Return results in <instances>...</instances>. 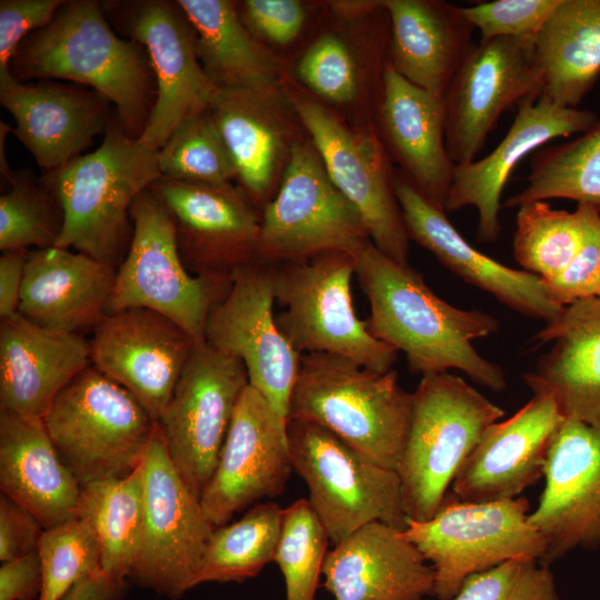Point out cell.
<instances>
[{"instance_id": "obj_1", "label": "cell", "mask_w": 600, "mask_h": 600, "mask_svg": "<svg viewBox=\"0 0 600 600\" xmlns=\"http://www.w3.org/2000/svg\"><path fill=\"white\" fill-rule=\"evenodd\" d=\"M356 274L370 304L369 331L403 352L411 372L458 369L492 391L506 389L502 369L472 346L499 329L494 316L451 306L409 264L396 262L372 243L356 257Z\"/></svg>"}, {"instance_id": "obj_2", "label": "cell", "mask_w": 600, "mask_h": 600, "mask_svg": "<svg viewBox=\"0 0 600 600\" xmlns=\"http://www.w3.org/2000/svg\"><path fill=\"white\" fill-rule=\"evenodd\" d=\"M9 70L20 81L68 80L90 87L110 100L122 128L136 139L157 98L147 51L119 37L96 0H64L46 27L21 41Z\"/></svg>"}, {"instance_id": "obj_3", "label": "cell", "mask_w": 600, "mask_h": 600, "mask_svg": "<svg viewBox=\"0 0 600 600\" xmlns=\"http://www.w3.org/2000/svg\"><path fill=\"white\" fill-rule=\"evenodd\" d=\"M161 177L158 151L130 137L116 113L94 151L40 177L63 212L56 247L117 269L132 238V204Z\"/></svg>"}, {"instance_id": "obj_4", "label": "cell", "mask_w": 600, "mask_h": 600, "mask_svg": "<svg viewBox=\"0 0 600 600\" xmlns=\"http://www.w3.org/2000/svg\"><path fill=\"white\" fill-rule=\"evenodd\" d=\"M412 410V393L391 369L380 373L329 353L300 357L288 420L317 423L377 464L397 471Z\"/></svg>"}, {"instance_id": "obj_5", "label": "cell", "mask_w": 600, "mask_h": 600, "mask_svg": "<svg viewBox=\"0 0 600 600\" xmlns=\"http://www.w3.org/2000/svg\"><path fill=\"white\" fill-rule=\"evenodd\" d=\"M504 411L462 378L422 376L412 392L408 436L397 473L408 519H430L486 429Z\"/></svg>"}, {"instance_id": "obj_6", "label": "cell", "mask_w": 600, "mask_h": 600, "mask_svg": "<svg viewBox=\"0 0 600 600\" xmlns=\"http://www.w3.org/2000/svg\"><path fill=\"white\" fill-rule=\"evenodd\" d=\"M42 420L81 487L134 471L157 424L133 394L93 366L61 390Z\"/></svg>"}, {"instance_id": "obj_7", "label": "cell", "mask_w": 600, "mask_h": 600, "mask_svg": "<svg viewBox=\"0 0 600 600\" xmlns=\"http://www.w3.org/2000/svg\"><path fill=\"white\" fill-rule=\"evenodd\" d=\"M356 258L344 252L322 253L279 263L276 302L283 311L276 322L299 354L329 353L369 370L392 369L398 351L374 338L358 318L351 294Z\"/></svg>"}, {"instance_id": "obj_8", "label": "cell", "mask_w": 600, "mask_h": 600, "mask_svg": "<svg viewBox=\"0 0 600 600\" xmlns=\"http://www.w3.org/2000/svg\"><path fill=\"white\" fill-rule=\"evenodd\" d=\"M293 471L309 490V501L338 544L359 528L380 521L406 529L400 478L328 429L304 420L287 421Z\"/></svg>"}, {"instance_id": "obj_9", "label": "cell", "mask_w": 600, "mask_h": 600, "mask_svg": "<svg viewBox=\"0 0 600 600\" xmlns=\"http://www.w3.org/2000/svg\"><path fill=\"white\" fill-rule=\"evenodd\" d=\"M529 509L526 498L468 502L446 494L430 519H407L401 534L432 567V596L451 600L473 573L519 557L542 561L546 540L530 523Z\"/></svg>"}, {"instance_id": "obj_10", "label": "cell", "mask_w": 600, "mask_h": 600, "mask_svg": "<svg viewBox=\"0 0 600 600\" xmlns=\"http://www.w3.org/2000/svg\"><path fill=\"white\" fill-rule=\"evenodd\" d=\"M132 238L117 268L108 314L148 308L173 320L193 340L204 343L208 314L232 280L198 277L184 267L172 217L149 187L133 202Z\"/></svg>"}, {"instance_id": "obj_11", "label": "cell", "mask_w": 600, "mask_h": 600, "mask_svg": "<svg viewBox=\"0 0 600 600\" xmlns=\"http://www.w3.org/2000/svg\"><path fill=\"white\" fill-rule=\"evenodd\" d=\"M370 243L312 142H293L279 188L261 211L259 259L279 264L329 252L356 258Z\"/></svg>"}, {"instance_id": "obj_12", "label": "cell", "mask_w": 600, "mask_h": 600, "mask_svg": "<svg viewBox=\"0 0 600 600\" xmlns=\"http://www.w3.org/2000/svg\"><path fill=\"white\" fill-rule=\"evenodd\" d=\"M101 3L110 24L148 53L157 98L138 140L158 151L181 121L209 110L220 89L200 62L196 31L178 1Z\"/></svg>"}, {"instance_id": "obj_13", "label": "cell", "mask_w": 600, "mask_h": 600, "mask_svg": "<svg viewBox=\"0 0 600 600\" xmlns=\"http://www.w3.org/2000/svg\"><path fill=\"white\" fill-rule=\"evenodd\" d=\"M143 529L129 579L170 599L193 588L216 529L173 466L157 422L143 459Z\"/></svg>"}, {"instance_id": "obj_14", "label": "cell", "mask_w": 600, "mask_h": 600, "mask_svg": "<svg viewBox=\"0 0 600 600\" xmlns=\"http://www.w3.org/2000/svg\"><path fill=\"white\" fill-rule=\"evenodd\" d=\"M249 384L244 364L209 344H196L157 421L169 457L200 499L223 447L236 404Z\"/></svg>"}, {"instance_id": "obj_15", "label": "cell", "mask_w": 600, "mask_h": 600, "mask_svg": "<svg viewBox=\"0 0 600 600\" xmlns=\"http://www.w3.org/2000/svg\"><path fill=\"white\" fill-rule=\"evenodd\" d=\"M277 268L278 263L257 259L236 272L208 314L204 342L241 360L249 384L288 421L301 354L283 337L273 314Z\"/></svg>"}, {"instance_id": "obj_16", "label": "cell", "mask_w": 600, "mask_h": 600, "mask_svg": "<svg viewBox=\"0 0 600 600\" xmlns=\"http://www.w3.org/2000/svg\"><path fill=\"white\" fill-rule=\"evenodd\" d=\"M290 102L330 180L360 214L372 244L396 262L409 264V236L394 176L379 140L349 128L307 96L291 94Z\"/></svg>"}, {"instance_id": "obj_17", "label": "cell", "mask_w": 600, "mask_h": 600, "mask_svg": "<svg viewBox=\"0 0 600 600\" xmlns=\"http://www.w3.org/2000/svg\"><path fill=\"white\" fill-rule=\"evenodd\" d=\"M541 81L536 39L473 44L443 98L446 144L453 163L476 160L503 111L527 98L538 99Z\"/></svg>"}, {"instance_id": "obj_18", "label": "cell", "mask_w": 600, "mask_h": 600, "mask_svg": "<svg viewBox=\"0 0 600 600\" xmlns=\"http://www.w3.org/2000/svg\"><path fill=\"white\" fill-rule=\"evenodd\" d=\"M151 187L172 217L189 272L232 280L237 271L259 259L261 213L242 188L164 177Z\"/></svg>"}, {"instance_id": "obj_19", "label": "cell", "mask_w": 600, "mask_h": 600, "mask_svg": "<svg viewBox=\"0 0 600 600\" xmlns=\"http://www.w3.org/2000/svg\"><path fill=\"white\" fill-rule=\"evenodd\" d=\"M293 471L287 420L252 386L241 392L216 470L200 497L208 521L221 527L234 513L284 491Z\"/></svg>"}, {"instance_id": "obj_20", "label": "cell", "mask_w": 600, "mask_h": 600, "mask_svg": "<svg viewBox=\"0 0 600 600\" xmlns=\"http://www.w3.org/2000/svg\"><path fill=\"white\" fill-rule=\"evenodd\" d=\"M544 489L529 514L550 566L574 549H600V428L564 419L552 436Z\"/></svg>"}, {"instance_id": "obj_21", "label": "cell", "mask_w": 600, "mask_h": 600, "mask_svg": "<svg viewBox=\"0 0 600 600\" xmlns=\"http://www.w3.org/2000/svg\"><path fill=\"white\" fill-rule=\"evenodd\" d=\"M90 342L92 366L158 421L196 346L173 320L148 308L107 314Z\"/></svg>"}, {"instance_id": "obj_22", "label": "cell", "mask_w": 600, "mask_h": 600, "mask_svg": "<svg viewBox=\"0 0 600 600\" xmlns=\"http://www.w3.org/2000/svg\"><path fill=\"white\" fill-rule=\"evenodd\" d=\"M0 103L16 120L11 133L43 172L81 156L116 114L96 90L57 80L23 83L10 71L0 74Z\"/></svg>"}, {"instance_id": "obj_23", "label": "cell", "mask_w": 600, "mask_h": 600, "mask_svg": "<svg viewBox=\"0 0 600 600\" xmlns=\"http://www.w3.org/2000/svg\"><path fill=\"white\" fill-rule=\"evenodd\" d=\"M597 119L591 110L562 107L546 98L522 100L508 132L488 156L456 166L446 211L473 207L478 213V240L496 241L500 234L501 194L517 164L550 140L586 131Z\"/></svg>"}, {"instance_id": "obj_24", "label": "cell", "mask_w": 600, "mask_h": 600, "mask_svg": "<svg viewBox=\"0 0 600 600\" xmlns=\"http://www.w3.org/2000/svg\"><path fill=\"white\" fill-rule=\"evenodd\" d=\"M563 420L551 398L533 396L486 429L453 479L452 494L468 502L518 498L543 477L552 436Z\"/></svg>"}, {"instance_id": "obj_25", "label": "cell", "mask_w": 600, "mask_h": 600, "mask_svg": "<svg viewBox=\"0 0 600 600\" xmlns=\"http://www.w3.org/2000/svg\"><path fill=\"white\" fill-rule=\"evenodd\" d=\"M394 191L409 236L466 282L489 292L530 318L553 320L564 307L553 302L540 277L507 267L471 246L446 211L403 176H394Z\"/></svg>"}, {"instance_id": "obj_26", "label": "cell", "mask_w": 600, "mask_h": 600, "mask_svg": "<svg viewBox=\"0 0 600 600\" xmlns=\"http://www.w3.org/2000/svg\"><path fill=\"white\" fill-rule=\"evenodd\" d=\"M90 362V342L78 332L41 327L20 313L1 318L0 411L42 418Z\"/></svg>"}, {"instance_id": "obj_27", "label": "cell", "mask_w": 600, "mask_h": 600, "mask_svg": "<svg viewBox=\"0 0 600 600\" xmlns=\"http://www.w3.org/2000/svg\"><path fill=\"white\" fill-rule=\"evenodd\" d=\"M322 576L334 600H423L434 587L433 569L418 549L380 521L334 544Z\"/></svg>"}, {"instance_id": "obj_28", "label": "cell", "mask_w": 600, "mask_h": 600, "mask_svg": "<svg viewBox=\"0 0 600 600\" xmlns=\"http://www.w3.org/2000/svg\"><path fill=\"white\" fill-rule=\"evenodd\" d=\"M532 341L552 342L523 374L533 396L551 398L564 419L600 428V297L566 306Z\"/></svg>"}, {"instance_id": "obj_29", "label": "cell", "mask_w": 600, "mask_h": 600, "mask_svg": "<svg viewBox=\"0 0 600 600\" xmlns=\"http://www.w3.org/2000/svg\"><path fill=\"white\" fill-rule=\"evenodd\" d=\"M380 119L389 151L410 182L446 211L456 164L446 144L444 100L400 76L381 74Z\"/></svg>"}, {"instance_id": "obj_30", "label": "cell", "mask_w": 600, "mask_h": 600, "mask_svg": "<svg viewBox=\"0 0 600 600\" xmlns=\"http://www.w3.org/2000/svg\"><path fill=\"white\" fill-rule=\"evenodd\" d=\"M117 269L88 254L50 247L30 250L18 313L41 327L78 332L107 314Z\"/></svg>"}, {"instance_id": "obj_31", "label": "cell", "mask_w": 600, "mask_h": 600, "mask_svg": "<svg viewBox=\"0 0 600 600\" xmlns=\"http://www.w3.org/2000/svg\"><path fill=\"white\" fill-rule=\"evenodd\" d=\"M390 21L389 64L404 79L444 98L476 30L461 6L433 0H383Z\"/></svg>"}, {"instance_id": "obj_32", "label": "cell", "mask_w": 600, "mask_h": 600, "mask_svg": "<svg viewBox=\"0 0 600 600\" xmlns=\"http://www.w3.org/2000/svg\"><path fill=\"white\" fill-rule=\"evenodd\" d=\"M0 487L44 529L78 517L81 486L42 418L0 411Z\"/></svg>"}, {"instance_id": "obj_33", "label": "cell", "mask_w": 600, "mask_h": 600, "mask_svg": "<svg viewBox=\"0 0 600 600\" xmlns=\"http://www.w3.org/2000/svg\"><path fill=\"white\" fill-rule=\"evenodd\" d=\"M197 37L200 62L219 88L278 100L280 69L227 0H178Z\"/></svg>"}, {"instance_id": "obj_34", "label": "cell", "mask_w": 600, "mask_h": 600, "mask_svg": "<svg viewBox=\"0 0 600 600\" xmlns=\"http://www.w3.org/2000/svg\"><path fill=\"white\" fill-rule=\"evenodd\" d=\"M278 100L220 89L209 112L237 168V178L252 202L262 208L287 149Z\"/></svg>"}, {"instance_id": "obj_35", "label": "cell", "mask_w": 600, "mask_h": 600, "mask_svg": "<svg viewBox=\"0 0 600 600\" xmlns=\"http://www.w3.org/2000/svg\"><path fill=\"white\" fill-rule=\"evenodd\" d=\"M536 50L540 97L577 108L600 76V0H561L537 36Z\"/></svg>"}, {"instance_id": "obj_36", "label": "cell", "mask_w": 600, "mask_h": 600, "mask_svg": "<svg viewBox=\"0 0 600 600\" xmlns=\"http://www.w3.org/2000/svg\"><path fill=\"white\" fill-rule=\"evenodd\" d=\"M143 461L130 474L81 487L78 517L93 530L102 572L126 582L139 553L143 529Z\"/></svg>"}, {"instance_id": "obj_37", "label": "cell", "mask_w": 600, "mask_h": 600, "mask_svg": "<svg viewBox=\"0 0 600 600\" xmlns=\"http://www.w3.org/2000/svg\"><path fill=\"white\" fill-rule=\"evenodd\" d=\"M569 199L600 210V119L567 142L544 147L531 159L527 184L502 203Z\"/></svg>"}, {"instance_id": "obj_38", "label": "cell", "mask_w": 600, "mask_h": 600, "mask_svg": "<svg viewBox=\"0 0 600 600\" xmlns=\"http://www.w3.org/2000/svg\"><path fill=\"white\" fill-rule=\"evenodd\" d=\"M282 511L276 502L259 503L241 519L216 528L193 579V588L207 582H242L258 576L273 561Z\"/></svg>"}, {"instance_id": "obj_39", "label": "cell", "mask_w": 600, "mask_h": 600, "mask_svg": "<svg viewBox=\"0 0 600 600\" xmlns=\"http://www.w3.org/2000/svg\"><path fill=\"white\" fill-rule=\"evenodd\" d=\"M583 238L579 206L572 212L556 210L546 201L518 207L513 258L543 281L558 276L573 259Z\"/></svg>"}, {"instance_id": "obj_40", "label": "cell", "mask_w": 600, "mask_h": 600, "mask_svg": "<svg viewBox=\"0 0 600 600\" xmlns=\"http://www.w3.org/2000/svg\"><path fill=\"white\" fill-rule=\"evenodd\" d=\"M0 197V250L56 247L63 212L53 193L32 170L13 171Z\"/></svg>"}, {"instance_id": "obj_41", "label": "cell", "mask_w": 600, "mask_h": 600, "mask_svg": "<svg viewBox=\"0 0 600 600\" xmlns=\"http://www.w3.org/2000/svg\"><path fill=\"white\" fill-rule=\"evenodd\" d=\"M161 176L168 179L226 183L237 178L234 161L209 110L188 117L158 150Z\"/></svg>"}, {"instance_id": "obj_42", "label": "cell", "mask_w": 600, "mask_h": 600, "mask_svg": "<svg viewBox=\"0 0 600 600\" xmlns=\"http://www.w3.org/2000/svg\"><path fill=\"white\" fill-rule=\"evenodd\" d=\"M329 540L308 499L283 509L273 561L284 578L286 600H314Z\"/></svg>"}, {"instance_id": "obj_43", "label": "cell", "mask_w": 600, "mask_h": 600, "mask_svg": "<svg viewBox=\"0 0 600 600\" xmlns=\"http://www.w3.org/2000/svg\"><path fill=\"white\" fill-rule=\"evenodd\" d=\"M37 552L42 568L38 600H62L79 581L102 572L97 537L79 517L44 529Z\"/></svg>"}, {"instance_id": "obj_44", "label": "cell", "mask_w": 600, "mask_h": 600, "mask_svg": "<svg viewBox=\"0 0 600 600\" xmlns=\"http://www.w3.org/2000/svg\"><path fill=\"white\" fill-rule=\"evenodd\" d=\"M451 600H559L553 573L530 557L467 577Z\"/></svg>"}, {"instance_id": "obj_45", "label": "cell", "mask_w": 600, "mask_h": 600, "mask_svg": "<svg viewBox=\"0 0 600 600\" xmlns=\"http://www.w3.org/2000/svg\"><path fill=\"white\" fill-rule=\"evenodd\" d=\"M298 78L318 96L336 103L350 101L357 91V69L342 39L324 33L304 51L297 64Z\"/></svg>"}, {"instance_id": "obj_46", "label": "cell", "mask_w": 600, "mask_h": 600, "mask_svg": "<svg viewBox=\"0 0 600 600\" xmlns=\"http://www.w3.org/2000/svg\"><path fill=\"white\" fill-rule=\"evenodd\" d=\"M561 0H494L462 7L481 41L496 38L536 39Z\"/></svg>"}, {"instance_id": "obj_47", "label": "cell", "mask_w": 600, "mask_h": 600, "mask_svg": "<svg viewBox=\"0 0 600 600\" xmlns=\"http://www.w3.org/2000/svg\"><path fill=\"white\" fill-rule=\"evenodd\" d=\"M583 217L581 246L570 263L554 278L543 281L551 300L562 307L598 297L600 284V212L578 204Z\"/></svg>"}, {"instance_id": "obj_48", "label": "cell", "mask_w": 600, "mask_h": 600, "mask_svg": "<svg viewBox=\"0 0 600 600\" xmlns=\"http://www.w3.org/2000/svg\"><path fill=\"white\" fill-rule=\"evenodd\" d=\"M238 10L254 34L279 46L291 43L301 32L307 12L297 0H246Z\"/></svg>"}, {"instance_id": "obj_49", "label": "cell", "mask_w": 600, "mask_h": 600, "mask_svg": "<svg viewBox=\"0 0 600 600\" xmlns=\"http://www.w3.org/2000/svg\"><path fill=\"white\" fill-rule=\"evenodd\" d=\"M64 0H1L0 1V74L9 64L21 41L31 32L46 27Z\"/></svg>"}, {"instance_id": "obj_50", "label": "cell", "mask_w": 600, "mask_h": 600, "mask_svg": "<svg viewBox=\"0 0 600 600\" xmlns=\"http://www.w3.org/2000/svg\"><path fill=\"white\" fill-rule=\"evenodd\" d=\"M43 531V526L30 510L1 493L0 560L2 562L37 551Z\"/></svg>"}, {"instance_id": "obj_51", "label": "cell", "mask_w": 600, "mask_h": 600, "mask_svg": "<svg viewBox=\"0 0 600 600\" xmlns=\"http://www.w3.org/2000/svg\"><path fill=\"white\" fill-rule=\"evenodd\" d=\"M41 588L42 568L37 551L1 566L0 600H34Z\"/></svg>"}, {"instance_id": "obj_52", "label": "cell", "mask_w": 600, "mask_h": 600, "mask_svg": "<svg viewBox=\"0 0 600 600\" xmlns=\"http://www.w3.org/2000/svg\"><path fill=\"white\" fill-rule=\"evenodd\" d=\"M30 250L3 251L0 256V317L18 313L27 258Z\"/></svg>"}, {"instance_id": "obj_53", "label": "cell", "mask_w": 600, "mask_h": 600, "mask_svg": "<svg viewBox=\"0 0 600 600\" xmlns=\"http://www.w3.org/2000/svg\"><path fill=\"white\" fill-rule=\"evenodd\" d=\"M126 582L100 572L79 581L62 600H120Z\"/></svg>"}, {"instance_id": "obj_54", "label": "cell", "mask_w": 600, "mask_h": 600, "mask_svg": "<svg viewBox=\"0 0 600 600\" xmlns=\"http://www.w3.org/2000/svg\"><path fill=\"white\" fill-rule=\"evenodd\" d=\"M382 1H340L333 3V9L342 17H358L382 9Z\"/></svg>"}, {"instance_id": "obj_55", "label": "cell", "mask_w": 600, "mask_h": 600, "mask_svg": "<svg viewBox=\"0 0 600 600\" xmlns=\"http://www.w3.org/2000/svg\"><path fill=\"white\" fill-rule=\"evenodd\" d=\"M12 128L3 122L2 120L0 121V172L2 174V177H4V179L7 180V182L10 180V178L12 177L13 174V171L10 169L8 162H7V159H6V156L3 154V141L6 140V136L8 132H11Z\"/></svg>"}, {"instance_id": "obj_56", "label": "cell", "mask_w": 600, "mask_h": 600, "mask_svg": "<svg viewBox=\"0 0 600 600\" xmlns=\"http://www.w3.org/2000/svg\"><path fill=\"white\" fill-rule=\"evenodd\" d=\"M599 212H600V210H599ZM598 297H600V284H599V293H598Z\"/></svg>"}]
</instances>
